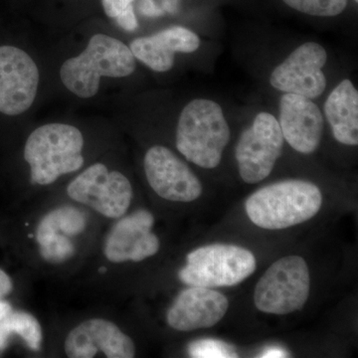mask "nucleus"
I'll return each instance as SVG.
<instances>
[{
	"label": "nucleus",
	"instance_id": "c85d7f7f",
	"mask_svg": "<svg viewBox=\"0 0 358 358\" xmlns=\"http://www.w3.org/2000/svg\"><path fill=\"white\" fill-rule=\"evenodd\" d=\"M355 2H357V1H358V0H355Z\"/></svg>",
	"mask_w": 358,
	"mask_h": 358
},
{
	"label": "nucleus",
	"instance_id": "9d476101",
	"mask_svg": "<svg viewBox=\"0 0 358 358\" xmlns=\"http://www.w3.org/2000/svg\"><path fill=\"white\" fill-rule=\"evenodd\" d=\"M39 84V71L26 52L0 47V113L18 115L31 107Z\"/></svg>",
	"mask_w": 358,
	"mask_h": 358
},
{
	"label": "nucleus",
	"instance_id": "aec40b11",
	"mask_svg": "<svg viewBox=\"0 0 358 358\" xmlns=\"http://www.w3.org/2000/svg\"><path fill=\"white\" fill-rule=\"evenodd\" d=\"M40 254L47 262L58 264L65 262L74 255L75 246L68 239L67 235L57 232L36 234Z\"/></svg>",
	"mask_w": 358,
	"mask_h": 358
},
{
	"label": "nucleus",
	"instance_id": "cd10ccee",
	"mask_svg": "<svg viewBox=\"0 0 358 358\" xmlns=\"http://www.w3.org/2000/svg\"><path fill=\"white\" fill-rule=\"evenodd\" d=\"M178 0H164V8L167 13H174L178 10Z\"/></svg>",
	"mask_w": 358,
	"mask_h": 358
},
{
	"label": "nucleus",
	"instance_id": "393cba45",
	"mask_svg": "<svg viewBox=\"0 0 358 358\" xmlns=\"http://www.w3.org/2000/svg\"><path fill=\"white\" fill-rule=\"evenodd\" d=\"M13 282L8 275L0 268V301L13 292Z\"/></svg>",
	"mask_w": 358,
	"mask_h": 358
},
{
	"label": "nucleus",
	"instance_id": "4468645a",
	"mask_svg": "<svg viewBox=\"0 0 358 358\" xmlns=\"http://www.w3.org/2000/svg\"><path fill=\"white\" fill-rule=\"evenodd\" d=\"M280 128L284 140L296 152L313 154L324 134V117L310 99L286 93L280 101Z\"/></svg>",
	"mask_w": 358,
	"mask_h": 358
},
{
	"label": "nucleus",
	"instance_id": "20e7f679",
	"mask_svg": "<svg viewBox=\"0 0 358 358\" xmlns=\"http://www.w3.org/2000/svg\"><path fill=\"white\" fill-rule=\"evenodd\" d=\"M84 138L75 127L48 124L30 134L24 148L33 183L49 185L63 174L75 173L84 164Z\"/></svg>",
	"mask_w": 358,
	"mask_h": 358
},
{
	"label": "nucleus",
	"instance_id": "f3484780",
	"mask_svg": "<svg viewBox=\"0 0 358 358\" xmlns=\"http://www.w3.org/2000/svg\"><path fill=\"white\" fill-rule=\"evenodd\" d=\"M324 114L336 140L343 145H358V92L350 80H343L324 103Z\"/></svg>",
	"mask_w": 358,
	"mask_h": 358
},
{
	"label": "nucleus",
	"instance_id": "a211bd4d",
	"mask_svg": "<svg viewBox=\"0 0 358 358\" xmlns=\"http://www.w3.org/2000/svg\"><path fill=\"white\" fill-rule=\"evenodd\" d=\"M13 334H18L33 352L41 350L42 327L31 313L13 310L0 320V352L6 350L7 341Z\"/></svg>",
	"mask_w": 358,
	"mask_h": 358
},
{
	"label": "nucleus",
	"instance_id": "ddd939ff",
	"mask_svg": "<svg viewBox=\"0 0 358 358\" xmlns=\"http://www.w3.org/2000/svg\"><path fill=\"white\" fill-rule=\"evenodd\" d=\"M65 352L70 358H92L99 352L108 358H133L136 346L114 322L93 319L70 331L65 341Z\"/></svg>",
	"mask_w": 358,
	"mask_h": 358
},
{
	"label": "nucleus",
	"instance_id": "6ab92c4d",
	"mask_svg": "<svg viewBox=\"0 0 358 358\" xmlns=\"http://www.w3.org/2000/svg\"><path fill=\"white\" fill-rule=\"evenodd\" d=\"M86 227V218L79 209L62 207L47 214L37 228V233L61 232L67 236H76Z\"/></svg>",
	"mask_w": 358,
	"mask_h": 358
},
{
	"label": "nucleus",
	"instance_id": "2eb2a0df",
	"mask_svg": "<svg viewBox=\"0 0 358 358\" xmlns=\"http://www.w3.org/2000/svg\"><path fill=\"white\" fill-rule=\"evenodd\" d=\"M228 306L223 294L203 287H190L181 292L169 308L167 324L179 331L209 329L223 319Z\"/></svg>",
	"mask_w": 358,
	"mask_h": 358
},
{
	"label": "nucleus",
	"instance_id": "0eeeda50",
	"mask_svg": "<svg viewBox=\"0 0 358 358\" xmlns=\"http://www.w3.org/2000/svg\"><path fill=\"white\" fill-rule=\"evenodd\" d=\"M279 122L268 113H259L240 136L236 147L239 173L245 182L255 185L267 178L284 148Z\"/></svg>",
	"mask_w": 358,
	"mask_h": 358
},
{
	"label": "nucleus",
	"instance_id": "bb28decb",
	"mask_svg": "<svg viewBox=\"0 0 358 358\" xmlns=\"http://www.w3.org/2000/svg\"><path fill=\"white\" fill-rule=\"evenodd\" d=\"M13 307L8 301H0V320L6 317L9 313L13 312Z\"/></svg>",
	"mask_w": 358,
	"mask_h": 358
},
{
	"label": "nucleus",
	"instance_id": "4be33fe9",
	"mask_svg": "<svg viewBox=\"0 0 358 358\" xmlns=\"http://www.w3.org/2000/svg\"><path fill=\"white\" fill-rule=\"evenodd\" d=\"M190 357L196 358L238 357L234 346L217 339H199L188 346Z\"/></svg>",
	"mask_w": 358,
	"mask_h": 358
},
{
	"label": "nucleus",
	"instance_id": "39448f33",
	"mask_svg": "<svg viewBox=\"0 0 358 358\" xmlns=\"http://www.w3.org/2000/svg\"><path fill=\"white\" fill-rule=\"evenodd\" d=\"M256 266L255 256L249 250L235 245H208L188 254L178 278L189 287H231L253 274Z\"/></svg>",
	"mask_w": 358,
	"mask_h": 358
},
{
	"label": "nucleus",
	"instance_id": "7ed1b4c3",
	"mask_svg": "<svg viewBox=\"0 0 358 358\" xmlns=\"http://www.w3.org/2000/svg\"><path fill=\"white\" fill-rule=\"evenodd\" d=\"M230 140V129L217 103L195 99L185 106L176 129V148L203 169H215Z\"/></svg>",
	"mask_w": 358,
	"mask_h": 358
},
{
	"label": "nucleus",
	"instance_id": "a878e982",
	"mask_svg": "<svg viewBox=\"0 0 358 358\" xmlns=\"http://www.w3.org/2000/svg\"><path fill=\"white\" fill-rule=\"evenodd\" d=\"M289 353L280 348V346H271V348H266L260 355V357L264 358H278V357H288Z\"/></svg>",
	"mask_w": 358,
	"mask_h": 358
},
{
	"label": "nucleus",
	"instance_id": "dca6fc26",
	"mask_svg": "<svg viewBox=\"0 0 358 358\" xmlns=\"http://www.w3.org/2000/svg\"><path fill=\"white\" fill-rule=\"evenodd\" d=\"M200 46L196 33L181 27L167 28L152 36L134 39L129 46L134 58L155 72H167L173 67L176 53H192Z\"/></svg>",
	"mask_w": 358,
	"mask_h": 358
},
{
	"label": "nucleus",
	"instance_id": "b1692460",
	"mask_svg": "<svg viewBox=\"0 0 358 358\" xmlns=\"http://www.w3.org/2000/svg\"><path fill=\"white\" fill-rule=\"evenodd\" d=\"M140 10L148 17H159L164 14V10L155 3L154 0H141Z\"/></svg>",
	"mask_w": 358,
	"mask_h": 358
},
{
	"label": "nucleus",
	"instance_id": "6e6552de",
	"mask_svg": "<svg viewBox=\"0 0 358 358\" xmlns=\"http://www.w3.org/2000/svg\"><path fill=\"white\" fill-rule=\"evenodd\" d=\"M67 192L75 201L110 219L122 218L133 199L129 179L119 171H110L103 164H93L77 176Z\"/></svg>",
	"mask_w": 358,
	"mask_h": 358
},
{
	"label": "nucleus",
	"instance_id": "423d86ee",
	"mask_svg": "<svg viewBox=\"0 0 358 358\" xmlns=\"http://www.w3.org/2000/svg\"><path fill=\"white\" fill-rule=\"evenodd\" d=\"M310 272L301 257L280 259L259 280L254 294L257 308L273 315H287L300 310L310 294Z\"/></svg>",
	"mask_w": 358,
	"mask_h": 358
},
{
	"label": "nucleus",
	"instance_id": "412c9836",
	"mask_svg": "<svg viewBox=\"0 0 358 358\" xmlns=\"http://www.w3.org/2000/svg\"><path fill=\"white\" fill-rule=\"evenodd\" d=\"M287 6L308 15L336 16L348 6V0H282Z\"/></svg>",
	"mask_w": 358,
	"mask_h": 358
},
{
	"label": "nucleus",
	"instance_id": "f257e3e1",
	"mask_svg": "<svg viewBox=\"0 0 358 358\" xmlns=\"http://www.w3.org/2000/svg\"><path fill=\"white\" fill-rule=\"evenodd\" d=\"M320 188L305 180H285L257 190L245 203L250 220L263 229H286L313 218L322 207Z\"/></svg>",
	"mask_w": 358,
	"mask_h": 358
},
{
	"label": "nucleus",
	"instance_id": "1a4fd4ad",
	"mask_svg": "<svg viewBox=\"0 0 358 358\" xmlns=\"http://www.w3.org/2000/svg\"><path fill=\"white\" fill-rule=\"evenodd\" d=\"M327 60V51L322 45L307 42L275 68L270 83L273 88L284 93L296 94L310 100L317 98L327 87L322 72Z\"/></svg>",
	"mask_w": 358,
	"mask_h": 358
},
{
	"label": "nucleus",
	"instance_id": "5701e85b",
	"mask_svg": "<svg viewBox=\"0 0 358 358\" xmlns=\"http://www.w3.org/2000/svg\"><path fill=\"white\" fill-rule=\"evenodd\" d=\"M134 0H102L103 11L113 20H117L122 14L134 10Z\"/></svg>",
	"mask_w": 358,
	"mask_h": 358
},
{
	"label": "nucleus",
	"instance_id": "f8f14e48",
	"mask_svg": "<svg viewBox=\"0 0 358 358\" xmlns=\"http://www.w3.org/2000/svg\"><path fill=\"white\" fill-rule=\"evenodd\" d=\"M154 225V215L143 209L120 219L106 237V258L112 263L141 262L155 255L159 240L152 232Z\"/></svg>",
	"mask_w": 358,
	"mask_h": 358
},
{
	"label": "nucleus",
	"instance_id": "f03ea898",
	"mask_svg": "<svg viewBox=\"0 0 358 358\" xmlns=\"http://www.w3.org/2000/svg\"><path fill=\"white\" fill-rule=\"evenodd\" d=\"M136 70V58L120 40L96 34L79 56L68 59L60 70L66 88L80 98H92L98 93L102 77L124 78Z\"/></svg>",
	"mask_w": 358,
	"mask_h": 358
},
{
	"label": "nucleus",
	"instance_id": "9b49d317",
	"mask_svg": "<svg viewBox=\"0 0 358 358\" xmlns=\"http://www.w3.org/2000/svg\"><path fill=\"white\" fill-rule=\"evenodd\" d=\"M145 171L150 187L162 199L190 202L201 195L199 179L187 164L166 147L155 145L148 150Z\"/></svg>",
	"mask_w": 358,
	"mask_h": 358
}]
</instances>
